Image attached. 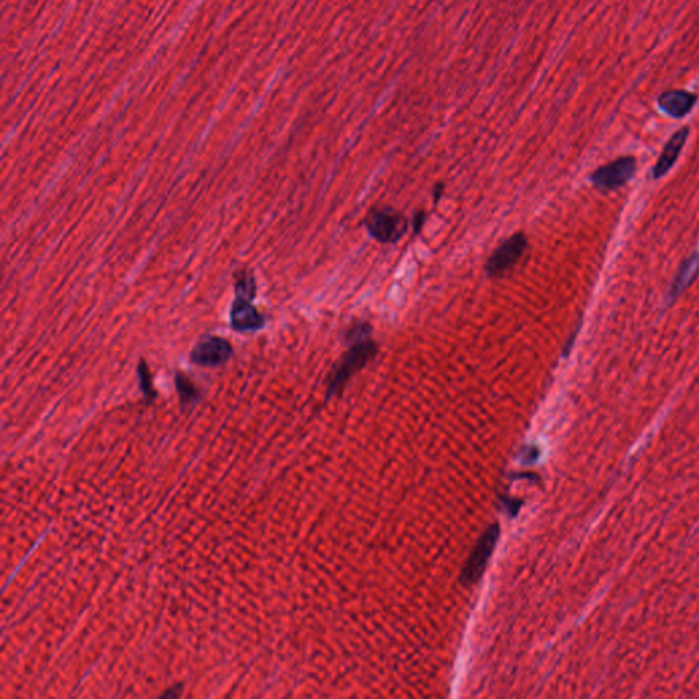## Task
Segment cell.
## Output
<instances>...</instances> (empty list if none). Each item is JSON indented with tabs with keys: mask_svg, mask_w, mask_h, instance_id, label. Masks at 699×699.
Returning a JSON list of instances; mask_svg holds the SVG:
<instances>
[{
	"mask_svg": "<svg viewBox=\"0 0 699 699\" xmlns=\"http://www.w3.org/2000/svg\"><path fill=\"white\" fill-rule=\"evenodd\" d=\"M376 354H377V346L369 339L352 345L347 354L345 355V358L342 359V362L339 364V366L336 368V371H333V374L329 378L327 388L328 397L342 392L346 384L349 383L350 378L362 368H365L376 357Z\"/></svg>",
	"mask_w": 699,
	"mask_h": 699,
	"instance_id": "obj_1",
	"label": "cell"
},
{
	"mask_svg": "<svg viewBox=\"0 0 699 699\" xmlns=\"http://www.w3.org/2000/svg\"><path fill=\"white\" fill-rule=\"evenodd\" d=\"M365 227L373 240L396 243L409 230V220L393 208H374L365 218Z\"/></svg>",
	"mask_w": 699,
	"mask_h": 699,
	"instance_id": "obj_2",
	"label": "cell"
},
{
	"mask_svg": "<svg viewBox=\"0 0 699 699\" xmlns=\"http://www.w3.org/2000/svg\"><path fill=\"white\" fill-rule=\"evenodd\" d=\"M527 247L528 240L524 233H516L509 238L502 240L485 264L488 276L502 278L505 273H508L524 257Z\"/></svg>",
	"mask_w": 699,
	"mask_h": 699,
	"instance_id": "obj_3",
	"label": "cell"
},
{
	"mask_svg": "<svg viewBox=\"0 0 699 699\" xmlns=\"http://www.w3.org/2000/svg\"><path fill=\"white\" fill-rule=\"evenodd\" d=\"M635 171H636L635 157L626 156L595 170L590 176V180L595 189L601 192H611V190H617L626 183H629L633 179Z\"/></svg>",
	"mask_w": 699,
	"mask_h": 699,
	"instance_id": "obj_4",
	"label": "cell"
},
{
	"mask_svg": "<svg viewBox=\"0 0 699 699\" xmlns=\"http://www.w3.org/2000/svg\"><path fill=\"white\" fill-rule=\"evenodd\" d=\"M500 536V526L497 524H492L481 537L480 541L477 543V546L474 548L466 568L463 571V578L466 582H476L478 581L483 569L486 567V563L497 544Z\"/></svg>",
	"mask_w": 699,
	"mask_h": 699,
	"instance_id": "obj_5",
	"label": "cell"
},
{
	"mask_svg": "<svg viewBox=\"0 0 699 699\" xmlns=\"http://www.w3.org/2000/svg\"><path fill=\"white\" fill-rule=\"evenodd\" d=\"M231 352V345L225 339L206 336L192 351V361L199 366H218L230 358Z\"/></svg>",
	"mask_w": 699,
	"mask_h": 699,
	"instance_id": "obj_6",
	"label": "cell"
},
{
	"mask_svg": "<svg viewBox=\"0 0 699 699\" xmlns=\"http://www.w3.org/2000/svg\"><path fill=\"white\" fill-rule=\"evenodd\" d=\"M698 97L687 90H669L658 97V107L671 118H683L695 106Z\"/></svg>",
	"mask_w": 699,
	"mask_h": 699,
	"instance_id": "obj_7",
	"label": "cell"
},
{
	"mask_svg": "<svg viewBox=\"0 0 699 699\" xmlns=\"http://www.w3.org/2000/svg\"><path fill=\"white\" fill-rule=\"evenodd\" d=\"M231 324L237 330H257L264 326V317L252 305V299L237 297L231 309Z\"/></svg>",
	"mask_w": 699,
	"mask_h": 699,
	"instance_id": "obj_8",
	"label": "cell"
},
{
	"mask_svg": "<svg viewBox=\"0 0 699 699\" xmlns=\"http://www.w3.org/2000/svg\"><path fill=\"white\" fill-rule=\"evenodd\" d=\"M688 134H690V129L688 128H683V129L676 131L671 137V140L664 147L662 152H661L660 157H658V161L655 164V170H653L655 179L662 178L664 175H667V173L674 167L679 154H680L683 147H684V144H686V140H687Z\"/></svg>",
	"mask_w": 699,
	"mask_h": 699,
	"instance_id": "obj_9",
	"label": "cell"
},
{
	"mask_svg": "<svg viewBox=\"0 0 699 699\" xmlns=\"http://www.w3.org/2000/svg\"><path fill=\"white\" fill-rule=\"evenodd\" d=\"M699 272V252L691 254L686 261L681 264L680 269H679V273L676 276V282H675V290H679L684 285H687V283L697 275Z\"/></svg>",
	"mask_w": 699,
	"mask_h": 699,
	"instance_id": "obj_10",
	"label": "cell"
},
{
	"mask_svg": "<svg viewBox=\"0 0 699 699\" xmlns=\"http://www.w3.org/2000/svg\"><path fill=\"white\" fill-rule=\"evenodd\" d=\"M176 387H178V392H179V396H180V400L182 403H194L198 397V392H197L196 387L192 384V381L182 376V374H178L176 377Z\"/></svg>",
	"mask_w": 699,
	"mask_h": 699,
	"instance_id": "obj_11",
	"label": "cell"
},
{
	"mask_svg": "<svg viewBox=\"0 0 699 699\" xmlns=\"http://www.w3.org/2000/svg\"><path fill=\"white\" fill-rule=\"evenodd\" d=\"M371 327L368 324V323H358V324H354L352 327L350 328L346 333V340L347 343H350V346L352 345H357V343H361L364 340H368L369 339V335H371Z\"/></svg>",
	"mask_w": 699,
	"mask_h": 699,
	"instance_id": "obj_12",
	"label": "cell"
},
{
	"mask_svg": "<svg viewBox=\"0 0 699 699\" xmlns=\"http://www.w3.org/2000/svg\"><path fill=\"white\" fill-rule=\"evenodd\" d=\"M140 376H141V385H142V391L145 393V396L148 397H152L154 396V392L152 390V383H151V374L148 371V368L147 365L142 362L141 366H140Z\"/></svg>",
	"mask_w": 699,
	"mask_h": 699,
	"instance_id": "obj_13",
	"label": "cell"
},
{
	"mask_svg": "<svg viewBox=\"0 0 699 699\" xmlns=\"http://www.w3.org/2000/svg\"><path fill=\"white\" fill-rule=\"evenodd\" d=\"M425 220H426V215L423 211H418L413 218V221H412V225H413V230H414L415 234L421 233L423 224H425Z\"/></svg>",
	"mask_w": 699,
	"mask_h": 699,
	"instance_id": "obj_14",
	"label": "cell"
},
{
	"mask_svg": "<svg viewBox=\"0 0 699 699\" xmlns=\"http://www.w3.org/2000/svg\"><path fill=\"white\" fill-rule=\"evenodd\" d=\"M180 694H182V686L180 684H176L174 687H171L170 690H167L159 699H179Z\"/></svg>",
	"mask_w": 699,
	"mask_h": 699,
	"instance_id": "obj_15",
	"label": "cell"
},
{
	"mask_svg": "<svg viewBox=\"0 0 699 699\" xmlns=\"http://www.w3.org/2000/svg\"><path fill=\"white\" fill-rule=\"evenodd\" d=\"M521 505H522V502H519V500H514V499H508V500H505V508H507L508 511H512V516H514V515H515V514L521 509V508H519Z\"/></svg>",
	"mask_w": 699,
	"mask_h": 699,
	"instance_id": "obj_16",
	"label": "cell"
},
{
	"mask_svg": "<svg viewBox=\"0 0 699 699\" xmlns=\"http://www.w3.org/2000/svg\"><path fill=\"white\" fill-rule=\"evenodd\" d=\"M444 190H445V186H444L443 183H438V185L435 186V189H433L432 194H433V198H435V201H436V202L438 199H440V198H441V197H443V194H444Z\"/></svg>",
	"mask_w": 699,
	"mask_h": 699,
	"instance_id": "obj_17",
	"label": "cell"
}]
</instances>
